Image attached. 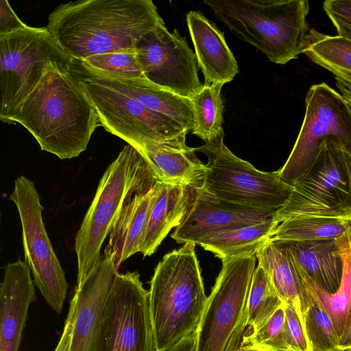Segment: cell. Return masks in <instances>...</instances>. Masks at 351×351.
I'll list each match as a JSON object with an SVG mask.
<instances>
[{
	"label": "cell",
	"mask_w": 351,
	"mask_h": 351,
	"mask_svg": "<svg viewBox=\"0 0 351 351\" xmlns=\"http://www.w3.org/2000/svg\"><path fill=\"white\" fill-rule=\"evenodd\" d=\"M338 351H351V349H346V350H339Z\"/></svg>",
	"instance_id": "obj_43"
},
{
	"label": "cell",
	"mask_w": 351,
	"mask_h": 351,
	"mask_svg": "<svg viewBox=\"0 0 351 351\" xmlns=\"http://www.w3.org/2000/svg\"><path fill=\"white\" fill-rule=\"evenodd\" d=\"M256 258L282 302L292 304L302 316L308 306L306 295L286 249L276 241H269L259 250Z\"/></svg>",
	"instance_id": "obj_25"
},
{
	"label": "cell",
	"mask_w": 351,
	"mask_h": 351,
	"mask_svg": "<svg viewBox=\"0 0 351 351\" xmlns=\"http://www.w3.org/2000/svg\"><path fill=\"white\" fill-rule=\"evenodd\" d=\"M118 273L112 257L104 254L77 285L67 315L72 323L69 351H97L101 316Z\"/></svg>",
	"instance_id": "obj_15"
},
{
	"label": "cell",
	"mask_w": 351,
	"mask_h": 351,
	"mask_svg": "<svg viewBox=\"0 0 351 351\" xmlns=\"http://www.w3.org/2000/svg\"><path fill=\"white\" fill-rule=\"evenodd\" d=\"M291 186L289 199L274 214L278 223L302 217L351 218V154L337 138L321 142Z\"/></svg>",
	"instance_id": "obj_7"
},
{
	"label": "cell",
	"mask_w": 351,
	"mask_h": 351,
	"mask_svg": "<svg viewBox=\"0 0 351 351\" xmlns=\"http://www.w3.org/2000/svg\"><path fill=\"white\" fill-rule=\"evenodd\" d=\"M136 49L152 84L189 99L202 88L195 54L177 29L171 32L162 23L143 36Z\"/></svg>",
	"instance_id": "obj_14"
},
{
	"label": "cell",
	"mask_w": 351,
	"mask_h": 351,
	"mask_svg": "<svg viewBox=\"0 0 351 351\" xmlns=\"http://www.w3.org/2000/svg\"><path fill=\"white\" fill-rule=\"evenodd\" d=\"M93 104L105 130L138 149L152 143H186V129L147 108L101 73L73 58L69 70Z\"/></svg>",
	"instance_id": "obj_6"
},
{
	"label": "cell",
	"mask_w": 351,
	"mask_h": 351,
	"mask_svg": "<svg viewBox=\"0 0 351 351\" xmlns=\"http://www.w3.org/2000/svg\"><path fill=\"white\" fill-rule=\"evenodd\" d=\"M164 23L151 0H78L62 3L47 29L72 58L136 51L141 38Z\"/></svg>",
	"instance_id": "obj_1"
},
{
	"label": "cell",
	"mask_w": 351,
	"mask_h": 351,
	"mask_svg": "<svg viewBox=\"0 0 351 351\" xmlns=\"http://www.w3.org/2000/svg\"><path fill=\"white\" fill-rule=\"evenodd\" d=\"M97 351H157L149 291L137 271L117 275L101 316Z\"/></svg>",
	"instance_id": "obj_11"
},
{
	"label": "cell",
	"mask_w": 351,
	"mask_h": 351,
	"mask_svg": "<svg viewBox=\"0 0 351 351\" xmlns=\"http://www.w3.org/2000/svg\"><path fill=\"white\" fill-rule=\"evenodd\" d=\"M337 138L351 154V111L340 93L325 82L311 86L305 98V114L292 151L278 170L291 185L315 158L321 142Z\"/></svg>",
	"instance_id": "obj_13"
},
{
	"label": "cell",
	"mask_w": 351,
	"mask_h": 351,
	"mask_svg": "<svg viewBox=\"0 0 351 351\" xmlns=\"http://www.w3.org/2000/svg\"><path fill=\"white\" fill-rule=\"evenodd\" d=\"M287 251L293 263L329 293L339 289L343 263L337 239L277 241Z\"/></svg>",
	"instance_id": "obj_19"
},
{
	"label": "cell",
	"mask_w": 351,
	"mask_h": 351,
	"mask_svg": "<svg viewBox=\"0 0 351 351\" xmlns=\"http://www.w3.org/2000/svg\"><path fill=\"white\" fill-rule=\"evenodd\" d=\"M197 332L189 333L162 351H195Z\"/></svg>",
	"instance_id": "obj_37"
},
{
	"label": "cell",
	"mask_w": 351,
	"mask_h": 351,
	"mask_svg": "<svg viewBox=\"0 0 351 351\" xmlns=\"http://www.w3.org/2000/svg\"><path fill=\"white\" fill-rule=\"evenodd\" d=\"M305 293L308 306L302 313V319L311 350H339V337L330 318L306 291Z\"/></svg>",
	"instance_id": "obj_31"
},
{
	"label": "cell",
	"mask_w": 351,
	"mask_h": 351,
	"mask_svg": "<svg viewBox=\"0 0 351 351\" xmlns=\"http://www.w3.org/2000/svg\"><path fill=\"white\" fill-rule=\"evenodd\" d=\"M224 134L195 148L208 158L207 171L200 187L221 200L276 212L291 192L278 171H261L234 155L224 144Z\"/></svg>",
	"instance_id": "obj_9"
},
{
	"label": "cell",
	"mask_w": 351,
	"mask_h": 351,
	"mask_svg": "<svg viewBox=\"0 0 351 351\" xmlns=\"http://www.w3.org/2000/svg\"><path fill=\"white\" fill-rule=\"evenodd\" d=\"M346 235L347 237L351 249V218L347 220Z\"/></svg>",
	"instance_id": "obj_41"
},
{
	"label": "cell",
	"mask_w": 351,
	"mask_h": 351,
	"mask_svg": "<svg viewBox=\"0 0 351 351\" xmlns=\"http://www.w3.org/2000/svg\"><path fill=\"white\" fill-rule=\"evenodd\" d=\"M336 86L351 111V85L335 77Z\"/></svg>",
	"instance_id": "obj_39"
},
{
	"label": "cell",
	"mask_w": 351,
	"mask_h": 351,
	"mask_svg": "<svg viewBox=\"0 0 351 351\" xmlns=\"http://www.w3.org/2000/svg\"><path fill=\"white\" fill-rule=\"evenodd\" d=\"M155 195V184L134 195L114 223L104 254L112 257L118 269L128 258L141 252Z\"/></svg>",
	"instance_id": "obj_21"
},
{
	"label": "cell",
	"mask_w": 351,
	"mask_h": 351,
	"mask_svg": "<svg viewBox=\"0 0 351 351\" xmlns=\"http://www.w3.org/2000/svg\"><path fill=\"white\" fill-rule=\"evenodd\" d=\"M73 58L47 27L0 36V119L12 123L21 104L51 67L69 71Z\"/></svg>",
	"instance_id": "obj_8"
},
{
	"label": "cell",
	"mask_w": 351,
	"mask_h": 351,
	"mask_svg": "<svg viewBox=\"0 0 351 351\" xmlns=\"http://www.w3.org/2000/svg\"><path fill=\"white\" fill-rule=\"evenodd\" d=\"M304 53L335 77L351 85V40L311 29Z\"/></svg>",
	"instance_id": "obj_27"
},
{
	"label": "cell",
	"mask_w": 351,
	"mask_h": 351,
	"mask_svg": "<svg viewBox=\"0 0 351 351\" xmlns=\"http://www.w3.org/2000/svg\"><path fill=\"white\" fill-rule=\"evenodd\" d=\"M237 351H248V350L240 347Z\"/></svg>",
	"instance_id": "obj_42"
},
{
	"label": "cell",
	"mask_w": 351,
	"mask_h": 351,
	"mask_svg": "<svg viewBox=\"0 0 351 351\" xmlns=\"http://www.w3.org/2000/svg\"><path fill=\"white\" fill-rule=\"evenodd\" d=\"M337 239L343 268L341 282L335 293L325 291L303 271L294 267L304 291L329 316L339 339L351 324V249L346 234Z\"/></svg>",
	"instance_id": "obj_23"
},
{
	"label": "cell",
	"mask_w": 351,
	"mask_h": 351,
	"mask_svg": "<svg viewBox=\"0 0 351 351\" xmlns=\"http://www.w3.org/2000/svg\"><path fill=\"white\" fill-rule=\"evenodd\" d=\"M216 18L276 64L304 52L311 29L307 0H206Z\"/></svg>",
	"instance_id": "obj_3"
},
{
	"label": "cell",
	"mask_w": 351,
	"mask_h": 351,
	"mask_svg": "<svg viewBox=\"0 0 351 351\" xmlns=\"http://www.w3.org/2000/svg\"><path fill=\"white\" fill-rule=\"evenodd\" d=\"M7 0L0 1V36L7 35L27 27Z\"/></svg>",
	"instance_id": "obj_36"
},
{
	"label": "cell",
	"mask_w": 351,
	"mask_h": 351,
	"mask_svg": "<svg viewBox=\"0 0 351 351\" xmlns=\"http://www.w3.org/2000/svg\"><path fill=\"white\" fill-rule=\"evenodd\" d=\"M223 84H204L194 95L192 101L195 125L191 132L208 143L224 134L223 125V104L221 90Z\"/></svg>",
	"instance_id": "obj_28"
},
{
	"label": "cell",
	"mask_w": 351,
	"mask_h": 351,
	"mask_svg": "<svg viewBox=\"0 0 351 351\" xmlns=\"http://www.w3.org/2000/svg\"><path fill=\"white\" fill-rule=\"evenodd\" d=\"M10 199L19 214L25 261L31 269L34 284L48 305L60 314L68 284L46 232L42 217L43 207L34 182L23 176L17 177Z\"/></svg>",
	"instance_id": "obj_12"
},
{
	"label": "cell",
	"mask_w": 351,
	"mask_h": 351,
	"mask_svg": "<svg viewBox=\"0 0 351 351\" xmlns=\"http://www.w3.org/2000/svg\"><path fill=\"white\" fill-rule=\"evenodd\" d=\"M171 237L178 243L195 245L206 237L274 218L275 211L244 206L217 199L200 187Z\"/></svg>",
	"instance_id": "obj_16"
},
{
	"label": "cell",
	"mask_w": 351,
	"mask_h": 351,
	"mask_svg": "<svg viewBox=\"0 0 351 351\" xmlns=\"http://www.w3.org/2000/svg\"><path fill=\"white\" fill-rule=\"evenodd\" d=\"M323 9L338 36L351 40V0H327L323 3Z\"/></svg>",
	"instance_id": "obj_35"
},
{
	"label": "cell",
	"mask_w": 351,
	"mask_h": 351,
	"mask_svg": "<svg viewBox=\"0 0 351 351\" xmlns=\"http://www.w3.org/2000/svg\"><path fill=\"white\" fill-rule=\"evenodd\" d=\"M285 322L284 302L258 330L243 335L240 347L248 351H288Z\"/></svg>",
	"instance_id": "obj_32"
},
{
	"label": "cell",
	"mask_w": 351,
	"mask_h": 351,
	"mask_svg": "<svg viewBox=\"0 0 351 351\" xmlns=\"http://www.w3.org/2000/svg\"><path fill=\"white\" fill-rule=\"evenodd\" d=\"M348 219L302 217L285 220L276 227L269 241L337 239L346 234Z\"/></svg>",
	"instance_id": "obj_29"
},
{
	"label": "cell",
	"mask_w": 351,
	"mask_h": 351,
	"mask_svg": "<svg viewBox=\"0 0 351 351\" xmlns=\"http://www.w3.org/2000/svg\"><path fill=\"white\" fill-rule=\"evenodd\" d=\"M0 286V351H18L30 304L36 299L31 269L25 261L3 267Z\"/></svg>",
	"instance_id": "obj_17"
},
{
	"label": "cell",
	"mask_w": 351,
	"mask_h": 351,
	"mask_svg": "<svg viewBox=\"0 0 351 351\" xmlns=\"http://www.w3.org/2000/svg\"><path fill=\"white\" fill-rule=\"evenodd\" d=\"M156 178L142 154L127 145L108 167L87 210L75 241L77 285L99 259L102 244L127 202L154 186Z\"/></svg>",
	"instance_id": "obj_5"
},
{
	"label": "cell",
	"mask_w": 351,
	"mask_h": 351,
	"mask_svg": "<svg viewBox=\"0 0 351 351\" xmlns=\"http://www.w3.org/2000/svg\"><path fill=\"white\" fill-rule=\"evenodd\" d=\"M195 244L166 254L149 282V302L157 351L197 330L207 296Z\"/></svg>",
	"instance_id": "obj_4"
},
{
	"label": "cell",
	"mask_w": 351,
	"mask_h": 351,
	"mask_svg": "<svg viewBox=\"0 0 351 351\" xmlns=\"http://www.w3.org/2000/svg\"><path fill=\"white\" fill-rule=\"evenodd\" d=\"M284 302L263 269L257 265L253 274L245 310V326L258 330Z\"/></svg>",
	"instance_id": "obj_30"
},
{
	"label": "cell",
	"mask_w": 351,
	"mask_h": 351,
	"mask_svg": "<svg viewBox=\"0 0 351 351\" xmlns=\"http://www.w3.org/2000/svg\"><path fill=\"white\" fill-rule=\"evenodd\" d=\"M24 126L41 150L60 159L84 152L95 129L97 112L69 71L51 67L21 104L12 123Z\"/></svg>",
	"instance_id": "obj_2"
},
{
	"label": "cell",
	"mask_w": 351,
	"mask_h": 351,
	"mask_svg": "<svg viewBox=\"0 0 351 351\" xmlns=\"http://www.w3.org/2000/svg\"><path fill=\"white\" fill-rule=\"evenodd\" d=\"M338 349H351V324L347 331L339 337L338 342Z\"/></svg>",
	"instance_id": "obj_40"
},
{
	"label": "cell",
	"mask_w": 351,
	"mask_h": 351,
	"mask_svg": "<svg viewBox=\"0 0 351 351\" xmlns=\"http://www.w3.org/2000/svg\"><path fill=\"white\" fill-rule=\"evenodd\" d=\"M71 330V321L68 317H66L62 336L54 351H69Z\"/></svg>",
	"instance_id": "obj_38"
},
{
	"label": "cell",
	"mask_w": 351,
	"mask_h": 351,
	"mask_svg": "<svg viewBox=\"0 0 351 351\" xmlns=\"http://www.w3.org/2000/svg\"><path fill=\"white\" fill-rule=\"evenodd\" d=\"M104 75L114 86L137 99L147 108L170 118L189 132L193 129L195 118L191 99L156 86L146 79L119 78Z\"/></svg>",
	"instance_id": "obj_24"
},
{
	"label": "cell",
	"mask_w": 351,
	"mask_h": 351,
	"mask_svg": "<svg viewBox=\"0 0 351 351\" xmlns=\"http://www.w3.org/2000/svg\"><path fill=\"white\" fill-rule=\"evenodd\" d=\"M186 21L204 84L231 82L239 73V66L223 33L199 12L189 11Z\"/></svg>",
	"instance_id": "obj_18"
},
{
	"label": "cell",
	"mask_w": 351,
	"mask_h": 351,
	"mask_svg": "<svg viewBox=\"0 0 351 351\" xmlns=\"http://www.w3.org/2000/svg\"><path fill=\"white\" fill-rule=\"evenodd\" d=\"M256 261L253 255L222 260L196 330L195 351H237L240 348Z\"/></svg>",
	"instance_id": "obj_10"
},
{
	"label": "cell",
	"mask_w": 351,
	"mask_h": 351,
	"mask_svg": "<svg viewBox=\"0 0 351 351\" xmlns=\"http://www.w3.org/2000/svg\"><path fill=\"white\" fill-rule=\"evenodd\" d=\"M278 225L274 218L261 223L219 232L199 241L197 245L222 260L256 256Z\"/></svg>",
	"instance_id": "obj_26"
},
{
	"label": "cell",
	"mask_w": 351,
	"mask_h": 351,
	"mask_svg": "<svg viewBox=\"0 0 351 351\" xmlns=\"http://www.w3.org/2000/svg\"><path fill=\"white\" fill-rule=\"evenodd\" d=\"M86 66L107 75L126 79H146L136 51H120L80 60Z\"/></svg>",
	"instance_id": "obj_33"
},
{
	"label": "cell",
	"mask_w": 351,
	"mask_h": 351,
	"mask_svg": "<svg viewBox=\"0 0 351 351\" xmlns=\"http://www.w3.org/2000/svg\"><path fill=\"white\" fill-rule=\"evenodd\" d=\"M285 335L288 351H312L302 316L290 304L285 303Z\"/></svg>",
	"instance_id": "obj_34"
},
{
	"label": "cell",
	"mask_w": 351,
	"mask_h": 351,
	"mask_svg": "<svg viewBox=\"0 0 351 351\" xmlns=\"http://www.w3.org/2000/svg\"><path fill=\"white\" fill-rule=\"evenodd\" d=\"M156 195L151 207L141 253L152 255L170 230L177 227L195 196L194 189L157 181Z\"/></svg>",
	"instance_id": "obj_22"
},
{
	"label": "cell",
	"mask_w": 351,
	"mask_h": 351,
	"mask_svg": "<svg viewBox=\"0 0 351 351\" xmlns=\"http://www.w3.org/2000/svg\"><path fill=\"white\" fill-rule=\"evenodd\" d=\"M137 150L157 181L193 189L202 186L207 167L197 157L195 148L186 143H152Z\"/></svg>",
	"instance_id": "obj_20"
}]
</instances>
